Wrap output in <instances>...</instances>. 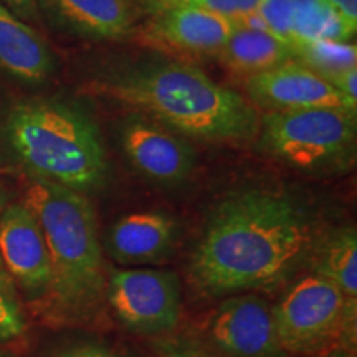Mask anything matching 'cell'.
I'll return each mask as SVG.
<instances>
[{"mask_svg": "<svg viewBox=\"0 0 357 357\" xmlns=\"http://www.w3.org/2000/svg\"><path fill=\"white\" fill-rule=\"evenodd\" d=\"M0 357H7L6 354H3V352H0Z\"/></svg>", "mask_w": 357, "mask_h": 357, "instance_id": "f1b7e54d", "label": "cell"}, {"mask_svg": "<svg viewBox=\"0 0 357 357\" xmlns=\"http://www.w3.org/2000/svg\"><path fill=\"white\" fill-rule=\"evenodd\" d=\"M294 60L300 61L326 82L347 68H354L357 48L346 40H314L294 48Z\"/></svg>", "mask_w": 357, "mask_h": 357, "instance_id": "d6986e66", "label": "cell"}, {"mask_svg": "<svg viewBox=\"0 0 357 357\" xmlns=\"http://www.w3.org/2000/svg\"><path fill=\"white\" fill-rule=\"evenodd\" d=\"M207 337L223 357H281L273 307L252 293L230 294L212 312Z\"/></svg>", "mask_w": 357, "mask_h": 357, "instance_id": "ba28073f", "label": "cell"}, {"mask_svg": "<svg viewBox=\"0 0 357 357\" xmlns=\"http://www.w3.org/2000/svg\"><path fill=\"white\" fill-rule=\"evenodd\" d=\"M342 26L346 38H354L357 30V0H323Z\"/></svg>", "mask_w": 357, "mask_h": 357, "instance_id": "603a6c76", "label": "cell"}, {"mask_svg": "<svg viewBox=\"0 0 357 357\" xmlns=\"http://www.w3.org/2000/svg\"><path fill=\"white\" fill-rule=\"evenodd\" d=\"M84 93L200 141L248 142L260 128L247 98L178 60L109 71L84 84Z\"/></svg>", "mask_w": 357, "mask_h": 357, "instance_id": "7a4b0ae2", "label": "cell"}, {"mask_svg": "<svg viewBox=\"0 0 357 357\" xmlns=\"http://www.w3.org/2000/svg\"><path fill=\"white\" fill-rule=\"evenodd\" d=\"M58 29L95 42L132 38L144 13L137 0H37Z\"/></svg>", "mask_w": 357, "mask_h": 357, "instance_id": "4fadbf2b", "label": "cell"}, {"mask_svg": "<svg viewBox=\"0 0 357 357\" xmlns=\"http://www.w3.org/2000/svg\"><path fill=\"white\" fill-rule=\"evenodd\" d=\"M137 2H139V3H141V0H137ZM141 7H142V3H141ZM142 10H144V8H142Z\"/></svg>", "mask_w": 357, "mask_h": 357, "instance_id": "f546056e", "label": "cell"}, {"mask_svg": "<svg viewBox=\"0 0 357 357\" xmlns=\"http://www.w3.org/2000/svg\"><path fill=\"white\" fill-rule=\"evenodd\" d=\"M255 139L263 153L303 172L346 171L356 160L357 111H268L260 116Z\"/></svg>", "mask_w": 357, "mask_h": 357, "instance_id": "5b68a950", "label": "cell"}, {"mask_svg": "<svg viewBox=\"0 0 357 357\" xmlns=\"http://www.w3.org/2000/svg\"><path fill=\"white\" fill-rule=\"evenodd\" d=\"M25 331V319L12 287L0 283V342L20 337Z\"/></svg>", "mask_w": 357, "mask_h": 357, "instance_id": "ffe728a7", "label": "cell"}, {"mask_svg": "<svg viewBox=\"0 0 357 357\" xmlns=\"http://www.w3.org/2000/svg\"><path fill=\"white\" fill-rule=\"evenodd\" d=\"M199 0H141L142 8L147 15H155V13L171 10V8L182 6H195Z\"/></svg>", "mask_w": 357, "mask_h": 357, "instance_id": "4316f807", "label": "cell"}, {"mask_svg": "<svg viewBox=\"0 0 357 357\" xmlns=\"http://www.w3.org/2000/svg\"><path fill=\"white\" fill-rule=\"evenodd\" d=\"M2 2L26 24L29 22H37L40 19L37 0H2Z\"/></svg>", "mask_w": 357, "mask_h": 357, "instance_id": "484cf974", "label": "cell"}, {"mask_svg": "<svg viewBox=\"0 0 357 357\" xmlns=\"http://www.w3.org/2000/svg\"><path fill=\"white\" fill-rule=\"evenodd\" d=\"M261 2L263 0H199L195 6L220 13L234 22V25H242L250 17L255 15Z\"/></svg>", "mask_w": 357, "mask_h": 357, "instance_id": "44dd1931", "label": "cell"}, {"mask_svg": "<svg viewBox=\"0 0 357 357\" xmlns=\"http://www.w3.org/2000/svg\"><path fill=\"white\" fill-rule=\"evenodd\" d=\"M314 218L300 197L275 187H242L208 213L189 261L205 296H227L283 283L310 257Z\"/></svg>", "mask_w": 357, "mask_h": 357, "instance_id": "6da1fadb", "label": "cell"}, {"mask_svg": "<svg viewBox=\"0 0 357 357\" xmlns=\"http://www.w3.org/2000/svg\"><path fill=\"white\" fill-rule=\"evenodd\" d=\"M55 70L56 58L42 35L0 0V71L17 82L38 84Z\"/></svg>", "mask_w": 357, "mask_h": 357, "instance_id": "9a60e30c", "label": "cell"}, {"mask_svg": "<svg viewBox=\"0 0 357 357\" xmlns=\"http://www.w3.org/2000/svg\"><path fill=\"white\" fill-rule=\"evenodd\" d=\"M56 357H126L119 352H116L113 349L106 346H100V344H83V346H77V347H70L58 354Z\"/></svg>", "mask_w": 357, "mask_h": 357, "instance_id": "d4e9b609", "label": "cell"}, {"mask_svg": "<svg viewBox=\"0 0 357 357\" xmlns=\"http://www.w3.org/2000/svg\"><path fill=\"white\" fill-rule=\"evenodd\" d=\"M160 357H220L208 347L189 337H176L159 342Z\"/></svg>", "mask_w": 357, "mask_h": 357, "instance_id": "7402d4cb", "label": "cell"}, {"mask_svg": "<svg viewBox=\"0 0 357 357\" xmlns=\"http://www.w3.org/2000/svg\"><path fill=\"white\" fill-rule=\"evenodd\" d=\"M314 40H351L346 38L336 15L323 0H294L291 13V47Z\"/></svg>", "mask_w": 357, "mask_h": 357, "instance_id": "ac0fdd59", "label": "cell"}, {"mask_svg": "<svg viewBox=\"0 0 357 357\" xmlns=\"http://www.w3.org/2000/svg\"><path fill=\"white\" fill-rule=\"evenodd\" d=\"M234 22L200 6H182L149 15L132 38L160 52L185 58L218 56L234 32Z\"/></svg>", "mask_w": 357, "mask_h": 357, "instance_id": "9c48e42d", "label": "cell"}, {"mask_svg": "<svg viewBox=\"0 0 357 357\" xmlns=\"http://www.w3.org/2000/svg\"><path fill=\"white\" fill-rule=\"evenodd\" d=\"M119 139L131 166L155 184H182L197 166L195 149L184 136L141 114L124 119Z\"/></svg>", "mask_w": 357, "mask_h": 357, "instance_id": "30bf717a", "label": "cell"}, {"mask_svg": "<svg viewBox=\"0 0 357 357\" xmlns=\"http://www.w3.org/2000/svg\"><path fill=\"white\" fill-rule=\"evenodd\" d=\"M177 236L178 223L167 212H134L113 223L108 250L123 265H153L172 252Z\"/></svg>", "mask_w": 357, "mask_h": 357, "instance_id": "5bb4252c", "label": "cell"}, {"mask_svg": "<svg viewBox=\"0 0 357 357\" xmlns=\"http://www.w3.org/2000/svg\"><path fill=\"white\" fill-rule=\"evenodd\" d=\"M312 273L323 276L346 296L357 298V231L356 227H341L321 236L311 248Z\"/></svg>", "mask_w": 357, "mask_h": 357, "instance_id": "e0dca14e", "label": "cell"}, {"mask_svg": "<svg viewBox=\"0 0 357 357\" xmlns=\"http://www.w3.org/2000/svg\"><path fill=\"white\" fill-rule=\"evenodd\" d=\"M6 139L33 177L79 194L100 190L108 158L100 128L83 109L58 100H30L8 111Z\"/></svg>", "mask_w": 357, "mask_h": 357, "instance_id": "3957f363", "label": "cell"}, {"mask_svg": "<svg viewBox=\"0 0 357 357\" xmlns=\"http://www.w3.org/2000/svg\"><path fill=\"white\" fill-rule=\"evenodd\" d=\"M6 205H7L6 192H3L2 187H0V215H2V212H3V208H6ZM0 283L6 284V287H12V280L8 278L6 268H3V265H2V260H0Z\"/></svg>", "mask_w": 357, "mask_h": 357, "instance_id": "83f0119b", "label": "cell"}, {"mask_svg": "<svg viewBox=\"0 0 357 357\" xmlns=\"http://www.w3.org/2000/svg\"><path fill=\"white\" fill-rule=\"evenodd\" d=\"M243 84L247 100L263 113L311 108L357 111V106L347 101L331 83L294 60L245 78Z\"/></svg>", "mask_w": 357, "mask_h": 357, "instance_id": "7c38bea8", "label": "cell"}, {"mask_svg": "<svg viewBox=\"0 0 357 357\" xmlns=\"http://www.w3.org/2000/svg\"><path fill=\"white\" fill-rule=\"evenodd\" d=\"M328 82L331 83L347 101L357 106V66L334 75V77L329 78Z\"/></svg>", "mask_w": 357, "mask_h": 357, "instance_id": "cb8c5ba5", "label": "cell"}, {"mask_svg": "<svg viewBox=\"0 0 357 357\" xmlns=\"http://www.w3.org/2000/svg\"><path fill=\"white\" fill-rule=\"evenodd\" d=\"M217 58L230 73L245 79L293 61L294 48L266 30L236 25Z\"/></svg>", "mask_w": 357, "mask_h": 357, "instance_id": "2e32d148", "label": "cell"}, {"mask_svg": "<svg viewBox=\"0 0 357 357\" xmlns=\"http://www.w3.org/2000/svg\"><path fill=\"white\" fill-rule=\"evenodd\" d=\"M0 260L8 278L30 298L48 296L52 265L42 227L25 202L6 205L0 215Z\"/></svg>", "mask_w": 357, "mask_h": 357, "instance_id": "8fae6325", "label": "cell"}, {"mask_svg": "<svg viewBox=\"0 0 357 357\" xmlns=\"http://www.w3.org/2000/svg\"><path fill=\"white\" fill-rule=\"evenodd\" d=\"M283 352L326 354L341 344H356L357 298H349L329 280L310 275L293 284L273 307Z\"/></svg>", "mask_w": 357, "mask_h": 357, "instance_id": "8992f818", "label": "cell"}, {"mask_svg": "<svg viewBox=\"0 0 357 357\" xmlns=\"http://www.w3.org/2000/svg\"><path fill=\"white\" fill-rule=\"evenodd\" d=\"M24 202L42 227L52 265L48 298L68 314H86L106 294L98 220L86 195L33 177Z\"/></svg>", "mask_w": 357, "mask_h": 357, "instance_id": "277c9868", "label": "cell"}, {"mask_svg": "<svg viewBox=\"0 0 357 357\" xmlns=\"http://www.w3.org/2000/svg\"><path fill=\"white\" fill-rule=\"evenodd\" d=\"M106 298L124 328L139 334L176 329L182 316V288L176 271L116 268L106 278Z\"/></svg>", "mask_w": 357, "mask_h": 357, "instance_id": "52a82bcc", "label": "cell"}]
</instances>
